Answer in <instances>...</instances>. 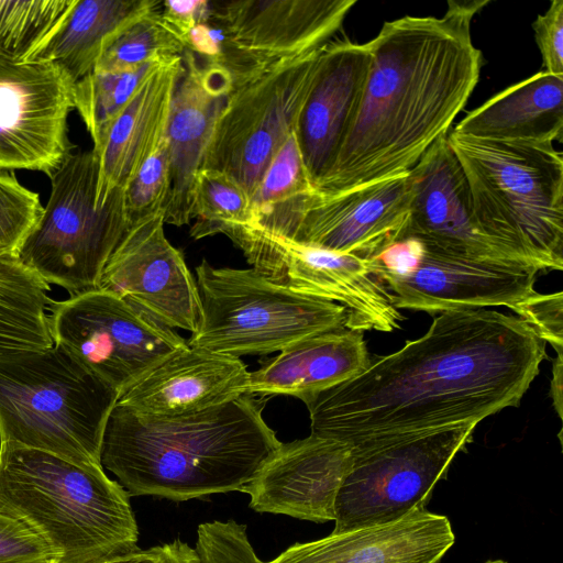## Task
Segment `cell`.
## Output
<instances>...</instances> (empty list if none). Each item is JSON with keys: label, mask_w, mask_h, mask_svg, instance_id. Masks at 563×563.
I'll return each mask as SVG.
<instances>
[{"label": "cell", "mask_w": 563, "mask_h": 563, "mask_svg": "<svg viewBox=\"0 0 563 563\" xmlns=\"http://www.w3.org/2000/svg\"><path fill=\"white\" fill-rule=\"evenodd\" d=\"M314 191L292 133L250 196L251 225L289 238L306 201Z\"/></svg>", "instance_id": "obj_29"}, {"label": "cell", "mask_w": 563, "mask_h": 563, "mask_svg": "<svg viewBox=\"0 0 563 563\" xmlns=\"http://www.w3.org/2000/svg\"><path fill=\"white\" fill-rule=\"evenodd\" d=\"M167 124L170 187L165 223L181 227L192 220L194 187L217 119L232 89L221 65L185 49Z\"/></svg>", "instance_id": "obj_21"}, {"label": "cell", "mask_w": 563, "mask_h": 563, "mask_svg": "<svg viewBox=\"0 0 563 563\" xmlns=\"http://www.w3.org/2000/svg\"><path fill=\"white\" fill-rule=\"evenodd\" d=\"M74 85L54 63L0 56V172H40L51 178L73 153Z\"/></svg>", "instance_id": "obj_13"}, {"label": "cell", "mask_w": 563, "mask_h": 563, "mask_svg": "<svg viewBox=\"0 0 563 563\" xmlns=\"http://www.w3.org/2000/svg\"><path fill=\"white\" fill-rule=\"evenodd\" d=\"M158 60L130 70H93L75 82V109L90 134L92 148L100 144L109 124L130 101Z\"/></svg>", "instance_id": "obj_30"}, {"label": "cell", "mask_w": 563, "mask_h": 563, "mask_svg": "<svg viewBox=\"0 0 563 563\" xmlns=\"http://www.w3.org/2000/svg\"><path fill=\"white\" fill-rule=\"evenodd\" d=\"M424 253V244L412 236L401 239L368 260L371 272L379 279L410 274Z\"/></svg>", "instance_id": "obj_40"}, {"label": "cell", "mask_w": 563, "mask_h": 563, "mask_svg": "<svg viewBox=\"0 0 563 563\" xmlns=\"http://www.w3.org/2000/svg\"><path fill=\"white\" fill-rule=\"evenodd\" d=\"M169 187V153L165 135L123 189L128 227L165 211Z\"/></svg>", "instance_id": "obj_34"}, {"label": "cell", "mask_w": 563, "mask_h": 563, "mask_svg": "<svg viewBox=\"0 0 563 563\" xmlns=\"http://www.w3.org/2000/svg\"><path fill=\"white\" fill-rule=\"evenodd\" d=\"M247 262L273 282L297 292L343 306L345 329L391 332L404 317L372 272L368 260L329 251L255 225L228 229Z\"/></svg>", "instance_id": "obj_11"}, {"label": "cell", "mask_w": 563, "mask_h": 563, "mask_svg": "<svg viewBox=\"0 0 563 563\" xmlns=\"http://www.w3.org/2000/svg\"><path fill=\"white\" fill-rule=\"evenodd\" d=\"M155 563H201V560L195 548L177 538L161 545L159 556Z\"/></svg>", "instance_id": "obj_43"}, {"label": "cell", "mask_w": 563, "mask_h": 563, "mask_svg": "<svg viewBox=\"0 0 563 563\" xmlns=\"http://www.w3.org/2000/svg\"><path fill=\"white\" fill-rule=\"evenodd\" d=\"M483 235L523 264L563 269V157L553 144L449 132Z\"/></svg>", "instance_id": "obj_5"}, {"label": "cell", "mask_w": 563, "mask_h": 563, "mask_svg": "<svg viewBox=\"0 0 563 563\" xmlns=\"http://www.w3.org/2000/svg\"><path fill=\"white\" fill-rule=\"evenodd\" d=\"M363 332L340 329L301 339L250 373L247 395L292 396L310 405L321 393L358 375L371 364Z\"/></svg>", "instance_id": "obj_25"}, {"label": "cell", "mask_w": 563, "mask_h": 563, "mask_svg": "<svg viewBox=\"0 0 563 563\" xmlns=\"http://www.w3.org/2000/svg\"><path fill=\"white\" fill-rule=\"evenodd\" d=\"M186 47L164 22L159 10L124 30L106 49L93 70H130L172 56H181Z\"/></svg>", "instance_id": "obj_33"}, {"label": "cell", "mask_w": 563, "mask_h": 563, "mask_svg": "<svg viewBox=\"0 0 563 563\" xmlns=\"http://www.w3.org/2000/svg\"><path fill=\"white\" fill-rule=\"evenodd\" d=\"M532 27L544 71L563 75V0H553Z\"/></svg>", "instance_id": "obj_39"}, {"label": "cell", "mask_w": 563, "mask_h": 563, "mask_svg": "<svg viewBox=\"0 0 563 563\" xmlns=\"http://www.w3.org/2000/svg\"><path fill=\"white\" fill-rule=\"evenodd\" d=\"M0 509L31 527L56 563H98L139 549L130 496L101 465L1 442Z\"/></svg>", "instance_id": "obj_4"}, {"label": "cell", "mask_w": 563, "mask_h": 563, "mask_svg": "<svg viewBox=\"0 0 563 563\" xmlns=\"http://www.w3.org/2000/svg\"><path fill=\"white\" fill-rule=\"evenodd\" d=\"M371 62L367 43L342 37L322 47L294 130L314 189L334 167L351 131Z\"/></svg>", "instance_id": "obj_18"}, {"label": "cell", "mask_w": 563, "mask_h": 563, "mask_svg": "<svg viewBox=\"0 0 563 563\" xmlns=\"http://www.w3.org/2000/svg\"><path fill=\"white\" fill-rule=\"evenodd\" d=\"M350 464L345 442L310 434L280 443L242 493L258 512L334 521L335 500Z\"/></svg>", "instance_id": "obj_20"}, {"label": "cell", "mask_w": 563, "mask_h": 563, "mask_svg": "<svg viewBox=\"0 0 563 563\" xmlns=\"http://www.w3.org/2000/svg\"><path fill=\"white\" fill-rule=\"evenodd\" d=\"M356 0H233L211 8L223 30L220 63L232 84L329 43Z\"/></svg>", "instance_id": "obj_14"}, {"label": "cell", "mask_w": 563, "mask_h": 563, "mask_svg": "<svg viewBox=\"0 0 563 563\" xmlns=\"http://www.w3.org/2000/svg\"><path fill=\"white\" fill-rule=\"evenodd\" d=\"M483 563H508L501 559H497V560H488V561H485Z\"/></svg>", "instance_id": "obj_46"}, {"label": "cell", "mask_w": 563, "mask_h": 563, "mask_svg": "<svg viewBox=\"0 0 563 563\" xmlns=\"http://www.w3.org/2000/svg\"><path fill=\"white\" fill-rule=\"evenodd\" d=\"M164 224L165 211H161L129 227L104 265L99 289L162 325L194 333L201 310L199 291Z\"/></svg>", "instance_id": "obj_15"}, {"label": "cell", "mask_w": 563, "mask_h": 563, "mask_svg": "<svg viewBox=\"0 0 563 563\" xmlns=\"http://www.w3.org/2000/svg\"><path fill=\"white\" fill-rule=\"evenodd\" d=\"M224 32L222 27L209 19L198 23L185 37V47L196 56L220 65L224 48Z\"/></svg>", "instance_id": "obj_42"}, {"label": "cell", "mask_w": 563, "mask_h": 563, "mask_svg": "<svg viewBox=\"0 0 563 563\" xmlns=\"http://www.w3.org/2000/svg\"><path fill=\"white\" fill-rule=\"evenodd\" d=\"M448 135L439 137L408 173L410 208L406 238L457 255L521 263L478 230L467 181Z\"/></svg>", "instance_id": "obj_19"}, {"label": "cell", "mask_w": 563, "mask_h": 563, "mask_svg": "<svg viewBox=\"0 0 563 563\" xmlns=\"http://www.w3.org/2000/svg\"><path fill=\"white\" fill-rule=\"evenodd\" d=\"M201 563H261L246 526L233 519L199 525L196 548Z\"/></svg>", "instance_id": "obj_36"}, {"label": "cell", "mask_w": 563, "mask_h": 563, "mask_svg": "<svg viewBox=\"0 0 563 563\" xmlns=\"http://www.w3.org/2000/svg\"><path fill=\"white\" fill-rule=\"evenodd\" d=\"M201 310L187 342L232 356L266 355L325 331L345 328L343 306L284 287L255 268H196Z\"/></svg>", "instance_id": "obj_7"}, {"label": "cell", "mask_w": 563, "mask_h": 563, "mask_svg": "<svg viewBox=\"0 0 563 563\" xmlns=\"http://www.w3.org/2000/svg\"><path fill=\"white\" fill-rule=\"evenodd\" d=\"M119 397L59 345L0 355V443L101 465L104 428Z\"/></svg>", "instance_id": "obj_6"}, {"label": "cell", "mask_w": 563, "mask_h": 563, "mask_svg": "<svg viewBox=\"0 0 563 563\" xmlns=\"http://www.w3.org/2000/svg\"><path fill=\"white\" fill-rule=\"evenodd\" d=\"M322 47L272 64L232 84L201 168L225 173L251 196L294 133Z\"/></svg>", "instance_id": "obj_10"}, {"label": "cell", "mask_w": 563, "mask_h": 563, "mask_svg": "<svg viewBox=\"0 0 563 563\" xmlns=\"http://www.w3.org/2000/svg\"><path fill=\"white\" fill-rule=\"evenodd\" d=\"M49 290L15 254L0 255V355L54 345Z\"/></svg>", "instance_id": "obj_28"}, {"label": "cell", "mask_w": 563, "mask_h": 563, "mask_svg": "<svg viewBox=\"0 0 563 563\" xmlns=\"http://www.w3.org/2000/svg\"><path fill=\"white\" fill-rule=\"evenodd\" d=\"M190 230L194 239L224 233L228 229L253 224L250 195L232 177L212 168H201L196 177Z\"/></svg>", "instance_id": "obj_31"}, {"label": "cell", "mask_w": 563, "mask_h": 563, "mask_svg": "<svg viewBox=\"0 0 563 563\" xmlns=\"http://www.w3.org/2000/svg\"><path fill=\"white\" fill-rule=\"evenodd\" d=\"M479 140L553 144L563 139V75L544 70L493 96L452 130Z\"/></svg>", "instance_id": "obj_26"}, {"label": "cell", "mask_w": 563, "mask_h": 563, "mask_svg": "<svg viewBox=\"0 0 563 563\" xmlns=\"http://www.w3.org/2000/svg\"><path fill=\"white\" fill-rule=\"evenodd\" d=\"M534 266L457 255L424 244L417 267L383 280L397 309L429 313L505 306L534 292Z\"/></svg>", "instance_id": "obj_16"}, {"label": "cell", "mask_w": 563, "mask_h": 563, "mask_svg": "<svg viewBox=\"0 0 563 563\" xmlns=\"http://www.w3.org/2000/svg\"><path fill=\"white\" fill-rule=\"evenodd\" d=\"M488 3L450 0L441 18L405 15L383 24L367 42L372 62L355 120L317 194L406 175L450 132L478 82L483 58L471 24Z\"/></svg>", "instance_id": "obj_2"}, {"label": "cell", "mask_w": 563, "mask_h": 563, "mask_svg": "<svg viewBox=\"0 0 563 563\" xmlns=\"http://www.w3.org/2000/svg\"><path fill=\"white\" fill-rule=\"evenodd\" d=\"M43 210L38 194L0 172V255L16 254Z\"/></svg>", "instance_id": "obj_35"}, {"label": "cell", "mask_w": 563, "mask_h": 563, "mask_svg": "<svg viewBox=\"0 0 563 563\" xmlns=\"http://www.w3.org/2000/svg\"><path fill=\"white\" fill-rule=\"evenodd\" d=\"M563 391V354H558L553 362L552 368V380L550 395L553 400L554 409L556 410L560 418H562V396Z\"/></svg>", "instance_id": "obj_44"}, {"label": "cell", "mask_w": 563, "mask_h": 563, "mask_svg": "<svg viewBox=\"0 0 563 563\" xmlns=\"http://www.w3.org/2000/svg\"><path fill=\"white\" fill-rule=\"evenodd\" d=\"M0 563H56L46 542L21 519L0 509Z\"/></svg>", "instance_id": "obj_37"}, {"label": "cell", "mask_w": 563, "mask_h": 563, "mask_svg": "<svg viewBox=\"0 0 563 563\" xmlns=\"http://www.w3.org/2000/svg\"><path fill=\"white\" fill-rule=\"evenodd\" d=\"M54 344L120 394L187 342L117 295L95 289L54 301Z\"/></svg>", "instance_id": "obj_12"}, {"label": "cell", "mask_w": 563, "mask_h": 563, "mask_svg": "<svg viewBox=\"0 0 563 563\" xmlns=\"http://www.w3.org/2000/svg\"><path fill=\"white\" fill-rule=\"evenodd\" d=\"M210 5L211 3L205 0H167L162 2L159 14L184 43L185 37L198 23L209 19Z\"/></svg>", "instance_id": "obj_41"}, {"label": "cell", "mask_w": 563, "mask_h": 563, "mask_svg": "<svg viewBox=\"0 0 563 563\" xmlns=\"http://www.w3.org/2000/svg\"><path fill=\"white\" fill-rule=\"evenodd\" d=\"M454 542L446 516L420 509L394 521L297 542L261 563H439Z\"/></svg>", "instance_id": "obj_23"}, {"label": "cell", "mask_w": 563, "mask_h": 563, "mask_svg": "<svg viewBox=\"0 0 563 563\" xmlns=\"http://www.w3.org/2000/svg\"><path fill=\"white\" fill-rule=\"evenodd\" d=\"M161 545L146 550L137 549L126 554L113 556L98 563H155L159 556Z\"/></svg>", "instance_id": "obj_45"}, {"label": "cell", "mask_w": 563, "mask_h": 563, "mask_svg": "<svg viewBox=\"0 0 563 563\" xmlns=\"http://www.w3.org/2000/svg\"><path fill=\"white\" fill-rule=\"evenodd\" d=\"M410 208L408 174L306 201L290 239L371 260L406 238Z\"/></svg>", "instance_id": "obj_17"}, {"label": "cell", "mask_w": 563, "mask_h": 563, "mask_svg": "<svg viewBox=\"0 0 563 563\" xmlns=\"http://www.w3.org/2000/svg\"><path fill=\"white\" fill-rule=\"evenodd\" d=\"M161 5L158 0H75L31 60L58 65L75 84L93 71L124 30Z\"/></svg>", "instance_id": "obj_27"}, {"label": "cell", "mask_w": 563, "mask_h": 563, "mask_svg": "<svg viewBox=\"0 0 563 563\" xmlns=\"http://www.w3.org/2000/svg\"><path fill=\"white\" fill-rule=\"evenodd\" d=\"M249 385L240 357L185 344L124 389L117 405L142 416H186L247 395Z\"/></svg>", "instance_id": "obj_22"}, {"label": "cell", "mask_w": 563, "mask_h": 563, "mask_svg": "<svg viewBox=\"0 0 563 563\" xmlns=\"http://www.w3.org/2000/svg\"><path fill=\"white\" fill-rule=\"evenodd\" d=\"M512 310L558 354H563V292H533Z\"/></svg>", "instance_id": "obj_38"}, {"label": "cell", "mask_w": 563, "mask_h": 563, "mask_svg": "<svg viewBox=\"0 0 563 563\" xmlns=\"http://www.w3.org/2000/svg\"><path fill=\"white\" fill-rule=\"evenodd\" d=\"M477 423L362 439L335 500L333 533L426 509L435 484L471 442Z\"/></svg>", "instance_id": "obj_9"}, {"label": "cell", "mask_w": 563, "mask_h": 563, "mask_svg": "<svg viewBox=\"0 0 563 563\" xmlns=\"http://www.w3.org/2000/svg\"><path fill=\"white\" fill-rule=\"evenodd\" d=\"M260 398L243 395L178 417L137 415L115 405L100 462L129 496L174 501L241 492L280 445Z\"/></svg>", "instance_id": "obj_3"}, {"label": "cell", "mask_w": 563, "mask_h": 563, "mask_svg": "<svg viewBox=\"0 0 563 563\" xmlns=\"http://www.w3.org/2000/svg\"><path fill=\"white\" fill-rule=\"evenodd\" d=\"M98 158L71 153L51 176L43 213L16 252L47 284L70 295L99 288L104 265L128 230L123 189L97 206Z\"/></svg>", "instance_id": "obj_8"}, {"label": "cell", "mask_w": 563, "mask_h": 563, "mask_svg": "<svg viewBox=\"0 0 563 563\" xmlns=\"http://www.w3.org/2000/svg\"><path fill=\"white\" fill-rule=\"evenodd\" d=\"M545 344L517 316L441 312L422 336L308 405L311 434L350 444L478 423L519 406L547 358Z\"/></svg>", "instance_id": "obj_1"}, {"label": "cell", "mask_w": 563, "mask_h": 563, "mask_svg": "<svg viewBox=\"0 0 563 563\" xmlns=\"http://www.w3.org/2000/svg\"><path fill=\"white\" fill-rule=\"evenodd\" d=\"M75 0H0V56L31 60Z\"/></svg>", "instance_id": "obj_32"}, {"label": "cell", "mask_w": 563, "mask_h": 563, "mask_svg": "<svg viewBox=\"0 0 563 563\" xmlns=\"http://www.w3.org/2000/svg\"><path fill=\"white\" fill-rule=\"evenodd\" d=\"M183 69V57L158 60L133 97L112 120L100 144L97 206L117 189H124L141 165L166 135L173 92Z\"/></svg>", "instance_id": "obj_24"}]
</instances>
